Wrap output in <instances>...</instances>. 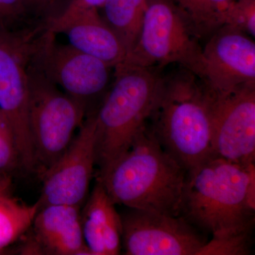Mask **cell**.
I'll list each match as a JSON object with an SVG mask.
<instances>
[{
    "label": "cell",
    "mask_w": 255,
    "mask_h": 255,
    "mask_svg": "<svg viewBox=\"0 0 255 255\" xmlns=\"http://www.w3.org/2000/svg\"><path fill=\"white\" fill-rule=\"evenodd\" d=\"M103 184L95 186L81 211L82 236L90 255H117L122 248V221Z\"/></svg>",
    "instance_id": "15"
},
{
    "label": "cell",
    "mask_w": 255,
    "mask_h": 255,
    "mask_svg": "<svg viewBox=\"0 0 255 255\" xmlns=\"http://www.w3.org/2000/svg\"><path fill=\"white\" fill-rule=\"evenodd\" d=\"M28 80L35 171L41 176L67 150L86 117L87 108L60 90L31 60Z\"/></svg>",
    "instance_id": "5"
},
{
    "label": "cell",
    "mask_w": 255,
    "mask_h": 255,
    "mask_svg": "<svg viewBox=\"0 0 255 255\" xmlns=\"http://www.w3.org/2000/svg\"><path fill=\"white\" fill-rule=\"evenodd\" d=\"M224 26L255 36V0H233L225 16Z\"/></svg>",
    "instance_id": "20"
},
{
    "label": "cell",
    "mask_w": 255,
    "mask_h": 255,
    "mask_svg": "<svg viewBox=\"0 0 255 255\" xmlns=\"http://www.w3.org/2000/svg\"><path fill=\"white\" fill-rule=\"evenodd\" d=\"M186 174L147 122L123 155L96 178L115 204L181 216Z\"/></svg>",
    "instance_id": "2"
},
{
    "label": "cell",
    "mask_w": 255,
    "mask_h": 255,
    "mask_svg": "<svg viewBox=\"0 0 255 255\" xmlns=\"http://www.w3.org/2000/svg\"><path fill=\"white\" fill-rule=\"evenodd\" d=\"M198 38L172 0H147L138 41L120 64L161 69L177 63L203 81L205 60Z\"/></svg>",
    "instance_id": "6"
},
{
    "label": "cell",
    "mask_w": 255,
    "mask_h": 255,
    "mask_svg": "<svg viewBox=\"0 0 255 255\" xmlns=\"http://www.w3.org/2000/svg\"><path fill=\"white\" fill-rule=\"evenodd\" d=\"M41 27L0 30V110L14 132L21 167L35 171L28 119V68L33 46Z\"/></svg>",
    "instance_id": "7"
},
{
    "label": "cell",
    "mask_w": 255,
    "mask_h": 255,
    "mask_svg": "<svg viewBox=\"0 0 255 255\" xmlns=\"http://www.w3.org/2000/svg\"><path fill=\"white\" fill-rule=\"evenodd\" d=\"M80 207L51 204L40 208L21 248L22 254L90 255L82 236Z\"/></svg>",
    "instance_id": "13"
},
{
    "label": "cell",
    "mask_w": 255,
    "mask_h": 255,
    "mask_svg": "<svg viewBox=\"0 0 255 255\" xmlns=\"http://www.w3.org/2000/svg\"><path fill=\"white\" fill-rule=\"evenodd\" d=\"M21 165L14 132L9 121L0 110V179H11Z\"/></svg>",
    "instance_id": "19"
},
{
    "label": "cell",
    "mask_w": 255,
    "mask_h": 255,
    "mask_svg": "<svg viewBox=\"0 0 255 255\" xmlns=\"http://www.w3.org/2000/svg\"><path fill=\"white\" fill-rule=\"evenodd\" d=\"M95 131V111H91L67 150L41 176L39 209L51 204L81 206L86 201L96 166Z\"/></svg>",
    "instance_id": "9"
},
{
    "label": "cell",
    "mask_w": 255,
    "mask_h": 255,
    "mask_svg": "<svg viewBox=\"0 0 255 255\" xmlns=\"http://www.w3.org/2000/svg\"><path fill=\"white\" fill-rule=\"evenodd\" d=\"M46 27L33 46L31 60L48 80L65 93L88 106L110 83L112 67L70 44L56 42Z\"/></svg>",
    "instance_id": "8"
},
{
    "label": "cell",
    "mask_w": 255,
    "mask_h": 255,
    "mask_svg": "<svg viewBox=\"0 0 255 255\" xmlns=\"http://www.w3.org/2000/svg\"><path fill=\"white\" fill-rule=\"evenodd\" d=\"M107 0H71L70 4L63 10V14H71L89 8L100 9Z\"/></svg>",
    "instance_id": "23"
},
{
    "label": "cell",
    "mask_w": 255,
    "mask_h": 255,
    "mask_svg": "<svg viewBox=\"0 0 255 255\" xmlns=\"http://www.w3.org/2000/svg\"><path fill=\"white\" fill-rule=\"evenodd\" d=\"M255 211V163L211 155L187 171L181 216L213 238L252 236Z\"/></svg>",
    "instance_id": "1"
},
{
    "label": "cell",
    "mask_w": 255,
    "mask_h": 255,
    "mask_svg": "<svg viewBox=\"0 0 255 255\" xmlns=\"http://www.w3.org/2000/svg\"><path fill=\"white\" fill-rule=\"evenodd\" d=\"M147 0H107L102 18L125 47L127 54L136 46L147 9Z\"/></svg>",
    "instance_id": "16"
},
{
    "label": "cell",
    "mask_w": 255,
    "mask_h": 255,
    "mask_svg": "<svg viewBox=\"0 0 255 255\" xmlns=\"http://www.w3.org/2000/svg\"><path fill=\"white\" fill-rule=\"evenodd\" d=\"M184 70L162 77L147 123L164 150L187 171L213 152L209 92L201 79Z\"/></svg>",
    "instance_id": "3"
},
{
    "label": "cell",
    "mask_w": 255,
    "mask_h": 255,
    "mask_svg": "<svg viewBox=\"0 0 255 255\" xmlns=\"http://www.w3.org/2000/svg\"><path fill=\"white\" fill-rule=\"evenodd\" d=\"M210 98L213 155L244 165L255 163V85Z\"/></svg>",
    "instance_id": "11"
},
{
    "label": "cell",
    "mask_w": 255,
    "mask_h": 255,
    "mask_svg": "<svg viewBox=\"0 0 255 255\" xmlns=\"http://www.w3.org/2000/svg\"><path fill=\"white\" fill-rule=\"evenodd\" d=\"M38 209L37 201L27 204L10 194L0 195V255L25 236Z\"/></svg>",
    "instance_id": "17"
},
{
    "label": "cell",
    "mask_w": 255,
    "mask_h": 255,
    "mask_svg": "<svg viewBox=\"0 0 255 255\" xmlns=\"http://www.w3.org/2000/svg\"><path fill=\"white\" fill-rule=\"evenodd\" d=\"M115 80L95 111L96 166L103 174L147 123L162 75L159 69L119 64Z\"/></svg>",
    "instance_id": "4"
},
{
    "label": "cell",
    "mask_w": 255,
    "mask_h": 255,
    "mask_svg": "<svg viewBox=\"0 0 255 255\" xmlns=\"http://www.w3.org/2000/svg\"><path fill=\"white\" fill-rule=\"evenodd\" d=\"M46 27L55 34L66 35L69 44L102 60L112 68L122 63L127 56L125 47L97 8L71 14L60 13L47 19Z\"/></svg>",
    "instance_id": "14"
},
{
    "label": "cell",
    "mask_w": 255,
    "mask_h": 255,
    "mask_svg": "<svg viewBox=\"0 0 255 255\" xmlns=\"http://www.w3.org/2000/svg\"><path fill=\"white\" fill-rule=\"evenodd\" d=\"M198 37L211 36L224 26L233 0H172Z\"/></svg>",
    "instance_id": "18"
},
{
    "label": "cell",
    "mask_w": 255,
    "mask_h": 255,
    "mask_svg": "<svg viewBox=\"0 0 255 255\" xmlns=\"http://www.w3.org/2000/svg\"><path fill=\"white\" fill-rule=\"evenodd\" d=\"M29 14L42 15L46 14L55 0H24Z\"/></svg>",
    "instance_id": "24"
},
{
    "label": "cell",
    "mask_w": 255,
    "mask_h": 255,
    "mask_svg": "<svg viewBox=\"0 0 255 255\" xmlns=\"http://www.w3.org/2000/svg\"><path fill=\"white\" fill-rule=\"evenodd\" d=\"M252 236L238 237L212 238L206 242L198 255H248Z\"/></svg>",
    "instance_id": "21"
},
{
    "label": "cell",
    "mask_w": 255,
    "mask_h": 255,
    "mask_svg": "<svg viewBox=\"0 0 255 255\" xmlns=\"http://www.w3.org/2000/svg\"><path fill=\"white\" fill-rule=\"evenodd\" d=\"M204 82L211 97H221L255 85V43L246 33L223 26L203 48Z\"/></svg>",
    "instance_id": "12"
},
{
    "label": "cell",
    "mask_w": 255,
    "mask_h": 255,
    "mask_svg": "<svg viewBox=\"0 0 255 255\" xmlns=\"http://www.w3.org/2000/svg\"><path fill=\"white\" fill-rule=\"evenodd\" d=\"M11 179H0V195L10 194Z\"/></svg>",
    "instance_id": "25"
},
{
    "label": "cell",
    "mask_w": 255,
    "mask_h": 255,
    "mask_svg": "<svg viewBox=\"0 0 255 255\" xmlns=\"http://www.w3.org/2000/svg\"><path fill=\"white\" fill-rule=\"evenodd\" d=\"M29 14L24 0H0V30L16 31Z\"/></svg>",
    "instance_id": "22"
},
{
    "label": "cell",
    "mask_w": 255,
    "mask_h": 255,
    "mask_svg": "<svg viewBox=\"0 0 255 255\" xmlns=\"http://www.w3.org/2000/svg\"><path fill=\"white\" fill-rule=\"evenodd\" d=\"M128 255H198L205 239L182 216L129 209L121 215Z\"/></svg>",
    "instance_id": "10"
}]
</instances>
